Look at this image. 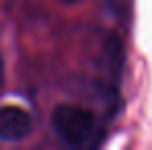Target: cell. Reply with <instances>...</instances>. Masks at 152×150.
<instances>
[{
    "instance_id": "3",
    "label": "cell",
    "mask_w": 152,
    "mask_h": 150,
    "mask_svg": "<svg viewBox=\"0 0 152 150\" xmlns=\"http://www.w3.org/2000/svg\"><path fill=\"white\" fill-rule=\"evenodd\" d=\"M2 80H4V68H2V58H0V84H2Z\"/></svg>"
},
{
    "instance_id": "1",
    "label": "cell",
    "mask_w": 152,
    "mask_h": 150,
    "mask_svg": "<svg viewBox=\"0 0 152 150\" xmlns=\"http://www.w3.org/2000/svg\"><path fill=\"white\" fill-rule=\"evenodd\" d=\"M51 125L56 134L70 146L91 144L97 130L95 115L76 105H60L51 115Z\"/></svg>"
},
{
    "instance_id": "2",
    "label": "cell",
    "mask_w": 152,
    "mask_h": 150,
    "mask_svg": "<svg viewBox=\"0 0 152 150\" xmlns=\"http://www.w3.org/2000/svg\"><path fill=\"white\" fill-rule=\"evenodd\" d=\"M31 132V117L25 109L6 105L0 107V140L19 142Z\"/></svg>"
},
{
    "instance_id": "4",
    "label": "cell",
    "mask_w": 152,
    "mask_h": 150,
    "mask_svg": "<svg viewBox=\"0 0 152 150\" xmlns=\"http://www.w3.org/2000/svg\"><path fill=\"white\" fill-rule=\"evenodd\" d=\"M64 2H76V0H64Z\"/></svg>"
}]
</instances>
